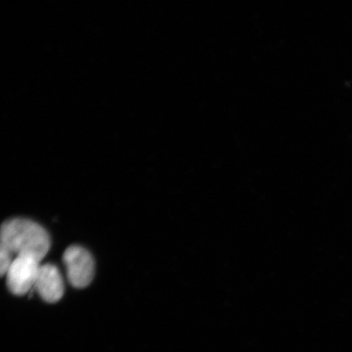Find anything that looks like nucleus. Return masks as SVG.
<instances>
[{"label":"nucleus","instance_id":"obj_5","mask_svg":"<svg viewBox=\"0 0 352 352\" xmlns=\"http://www.w3.org/2000/svg\"><path fill=\"white\" fill-rule=\"evenodd\" d=\"M12 255L10 250L0 245V274L2 276L6 275L13 261Z\"/></svg>","mask_w":352,"mask_h":352},{"label":"nucleus","instance_id":"obj_1","mask_svg":"<svg viewBox=\"0 0 352 352\" xmlns=\"http://www.w3.org/2000/svg\"><path fill=\"white\" fill-rule=\"evenodd\" d=\"M1 245L16 256L32 255L41 261L50 252V234L41 224L28 219L7 220L1 227Z\"/></svg>","mask_w":352,"mask_h":352},{"label":"nucleus","instance_id":"obj_2","mask_svg":"<svg viewBox=\"0 0 352 352\" xmlns=\"http://www.w3.org/2000/svg\"><path fill=\"white\" fill-rule=\"evenodd\" d=\"M41 261L28 254L16 256L6 274V283L10 292L23 296L34 288L41 268Z\"/></svg>","mask_w":352,"mask_h":352},{"label":"nucleus","instance_id":"obj_4","mask_svg":"<svg viewBox=\"0 0 352 352\" xmlns=\"http://www.w3.org/2000/svg\"><path fill=\"white\" fill-rule=\"evenodd\" d=\"M34 289L44 301L50 303L58 302L65 290L63 278L58 268L51 263L41 265Z\"/></svg>","mask_w":352,"mask_h":352},{"label":"nucleus","instance_id":"obj_3","mask_svg":"<svg viewBox=\"0 0 352 352\" xmlns=\"http://www.w3.org/2000/svg\"><path fill=\"white\" fill-rule=\"evenodd\" d=\"M63 263L67 271L69 283L74 287L82 289L94 280L95 263L91 254L85 248L72 245L65 250Z\"/></svg>","mask_w":352,"mask_h":352}]
</instances>
